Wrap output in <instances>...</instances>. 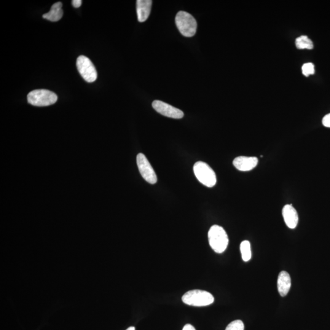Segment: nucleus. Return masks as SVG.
Masks as SVG:
<instances>
[{
	"mask_svg": "<svg viewBox=\"0 0 330 330\" xmlns=\"http://www.w3.org/2000/svg\"><path fill=\"white\" fill-rule=\"evenodd\" d=\"M176 24L180 33L185 37H192L197 32V21L187 12L180 11L178 13L176 17Z\"/></svg>",
	"mask_w": 330,
	"mask_h": 330,
	"instance_id": "20e7f679",
	"label": "nucleus"
},
{
	"mask_svg": "<svg viewBox=\"0 0 330 330\" xmlns=\"http://www.w3.org/2000/svg\"><path fill=\"white\" fill-rule=\"evenodd\" d=\"M258 162V158L256 157L240 156L235 158L233 165L238 170L249 171L256 168Z\"/></svg>",
	"mask_w": 330,
	"mask_h": 330,
	"instance_id": "1a4fd4ad",
	"label": "nucleus"
},
{
	"mask_svg": "<svg viewBox=\"0 0 330 330\" xmlns=\"http://www.w3.org/2000/svg\"><path fill=\"white\" fill-rule=\"evenodd\" d=\"M245 326L242 321L236 320L232 321L226 327V330H244Z\"/></svg>",
	"mask_w": 330,
	"mask_h": 330,
	"instance_id": "f3484780",
	"label": "nucleus"
},
{
	"mask_svg": "<svg viewBox=\"0 0 330 330\" xmlns=\"http://www.w3.org/2000/svg\"><path fill=\"white\" fill-rule=\"evenodd\" d=\"M72 6L76 8H79L82 6V0H73L72 1Z\"/></svg>",
	"mask_w": 330,
	"mask_h": 330,
	"instance_id": "6ab92c4d",
	"label": "nucleus"
},
{
	"mask_svg": "<svg viewBox=\"0 0 330 330\" xmlns=\"http://www.w3.org/2000/svg\"><path fill=\"white\" fill-rule=\"evenodd\" d=\"M185 304L193 307H206L214 302V297L210 292L202 290H192L186 292L182 297Z\"/></svg>",
	"mask_w": 330,
	"mask_h": 330,
	"instance_id": "f03ea898",
	"label": "nucleus"
},
{
	"mask_svg": "<svg viewBox=\"0 0 330 330\" xmlns=\"http://www.w3.org/2000/svg\"><path fill=\"white\" fill-rule=\"evenodd\" d=\"M296 45L299 49H313L314 45L312 41L307 36H302L296 40Z\"/></svg>",
	"mask_w": 330,
	"mask_h": 330,
	"instance_id": "4468645a",
	"label": "nucleus"
},
{
	"mask_svg": "<svg viewBox=\"0 0 330 330\" xmlns=\"http://www.w3.org/2000/svg\"><path fill=\"white\" fill-rule=\"evenodd\" d=\"M323 124L325 127L330 128V113L324 117Z\"/></svg>",
	"mask_w": 330,
	"mask_h": 330,
	"instance_id": "a211bd4d",
	"label": "nucleus"
},
{
	"mask_svg": "<svg viewBox=\"0 0 330 330\" xmlns=\"http://www.w3.org/2000/svg\"><path fill=\"white\" fill-rule=\"evenodd\" d=\"M278 291L281 297L288 295L291 288V278L289 273L285 271L280 272L278 278Z\"/></svg>",
	"mask_w": 330,
	"mask_h": 330,
	"instance_id": "f8f14e48",
	"label": "nucleus"
},
{
	"mask_svg": "<svg viewBox=\"0 0 330 330\" xmlns=\"http://www.w3.org/2000/svg\"><path fill=\"white\" fill-rule=\"evenodd\" d=\"M209 245L217 253L221 254L226 250L229 238L225 230L219 225H214L208 232Z\"/></svg>",
	"mask_w": 330,
	"mask_h": 330,
	"instance_id": "f257e3e1",
	"label": "nucleus"
},
{
	"mask_svg": "<svg viewBox=\"0 0 330 330\" xmlns=\"http://www.w3.org/2000/svg\"><path fill=\"white\" fill-rule=\"evenodd\" d=\"M282 214L286 226L290 229H295L299 223V215L296 209L291 205H287L284 207Z\"/></svg>",
	"mask_w": 330,
	"mask_h": 330,
	"instance_id": "9d476101",
	"label": "nucleus"
},
{
	"mask_svg": "<svg viewBox=\"0 0 330 330\" xmlns=\"http://www.w3.org/2000/svg\"><path fill=\"white\" fill-rule=\"evenodd\" d=\"M182 330H196V329L194 327L192 326V325L187 324L184 327Z\"/></svg>",
	"mask_w": 330,
	"mask_h": 330,
	"instance_id": "aec40b11",
	"label": "nucleus"
},
{
	"mask_svg": "<svg viewBox=\"0 0 330 330\" xmlns=\"http://www.w3.org/2000/svg\"><path fill=\"white\" fill-rule=\"evenodd\" d=\"M302 73L306 77H309L310 75L315 74V65L311 63L303 64L302 66Z\"/></svg>",
	"mask_w": 330,
	"mask_h": 330,
	"instance_id": "dca6fc26",
	"label": "nucleus"
},
{
	"mask_svg": "<svg viewBox=\"0 0 330 330\" xmlns=\"http://www.w3.org/2000/svg\"><path fill=\"white\" fill-rule=\"evenodd\" d=\"M152 1L151 0H138L136 1V12L139 22H144L151 14Z\"/></svg>",
	"mask_w": 330,
	"mask_h": 330,
	"instance_id": "9b49d317",
	"label": "nucleus"
},
{
	"mask_svg": "<svg viewBox=\"0 0 330 330\" xmlns=\"http://www.w3.org/2000/svg\"><path fill=\"white\" fill-rule=\"evenodd\" d=\"M136 163L139 173L146 182L151 184H156L157 177L153 169L151 163L143 154H138L136 157Z\"/></svg>",
	"mask_w": 330,
	"mask_h": 330,
	"instance_id": "0eeeda50",
	"label": "nucleus"
},
{
	"mask_svg": "<svg viewBox=\"0 0 330 330\" xmlns=\"http://www.w3.org/2000/svg\"><path fill=\"white\" fill-rule=\"evenodd\" d=\"M153 108L163 116L173 118V119H181L184 116V112L181 110L175 108L168 104L160 101H154L152 103Z\"/></svg>",
	"mask_w": 330,
	"mask_h": 330,
	"instance_id": "6e6552de",
	"label": "nucleus"
},
{
	"mask_svg": "<svg viewBox=\"0 0 330 330\" xmlns=\"http://www.w3.org/2000/svg\"><path fill=\"white\" fill-rule=\"evenodd\" d=\"M241 257L243 261L248 262L251 258V245L248 240H244L240 244Z\"/></svg>",
	"mask_w": 330,
	"mask_h": 330,
	"instance_id": "2eb2a0df",
	"label": "nucleus"
},
{
	"mask_svg": "<svg viewBox=\"0 0 330 330\" xmlns=\"http://www.w3.org/2000/svg\"><path fill=\"white\" fill-rule=\"evenodd\" d=\"M193 171L197 179L206 187L212 188L216 186L217 176L210 166L203 162H198L193 166Z\"/></svg>",
	"mask_w": 330,
	"mask_h": 330,
	"instance_id": "7ed1b4c3",
	"label": "nucleus"
},
{
	"mask_svg": "<svg viewBox=\"0 0 330 330\" xmlns=\"http://www.w3.org/2000/svg\"><path fill=\"white\" fill-rule=\"evenodd\" d=\"M126 330H135V328L134 327H128V328Z\"/></svg>",
	"mask_w": 330,
	"mask_h": 330,
	"instance_id": "412c9836",
	"label": "nucleus"
},
{
	"mask_svg": "<svg viewBox=\"0 0 330 330\" xmlns=\"http://www.w3.org/2000/svg\"><path fill=\"white\" fill-rule=\"evenodd\" d=\"M77 67L78 71L86 82L93 83L96 81L98 73L95 66L87 56L82 55L77 58Z\"/></svg>",
	"mask_w": 330,
	"mask_h": 330,
	"instance_id": "423d86ee",
	"label": "nucleus"
},
{
	"mask_svg": "<svg viewBox=\"0 0 330 330\" xmlns=\"http://www.w3.org/2000/svg\"><path fill=\"white\" fill-rule=\"evenodd\" d=\"M28 103L33 106L47 107L57 102L58 96L55 93L47 90L32 91L27 96Z\"/></svg>",
	"mask_w": 330,
	"mask_h": 330,
	"instance_id": "39448f33",
	"label": "nucleus"
},
{
	"mask_svg": "<svg viewBox=\"0 0 330 330\" xmlns=\"http://www.w3.org/2000/svg\"><path fill=\"white\" fill-rule=\"evenodd\" d=\"M62 6V2H56L51 7L49 12L43 15V18L51 21H58L61 20L63 15Z\"/></svg>",
	"mask_w": 330,
	"mask_h": 330,
	"instance_id": "ddd939ff",
	"label": "nucleus"
}]
</instances>
